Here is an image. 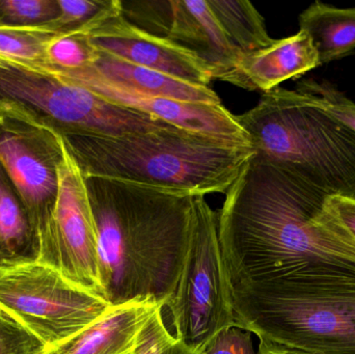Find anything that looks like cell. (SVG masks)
Segmentation results:
<instances>
[{
  "instance_id": "10",
  "label": "cell",
  "mask_w": 355,
  "mask_h": 354,
  "mask_svg": "<svg viewBox=\"0 0 355 354\" xmlns=\"http://www.w3.org/2000/svg\"><path fill=\"white\" fill-rule=\"evenodd\" d=\"M3 103L6 118L0 127V166L39 237L58 195L62 134L25 108Z\"/></svg>"
},
{
  "instance_id": "29",
  "label": "cell",
  "mask_w": 355,
  "mask_h": 354,
  "mask_svg": "<svg viewBox=\"0 0 355 354\" xmlns=\"http://www.w3.org/2000/svg\"><path fill=\"white\" fill-rule=\"evenodd\" d=\"M256 354H317L306 353V351H298V349L290 348L283 345L275 344V343L260 341L258 353Z\"/></svg>"
},
{
  "instance_id": "1",
  "label": "cell",
  "mask_w": 355,
  "mask_h": 354,
  "mask_svg": "<svg viewBox=\"0 0 355 354\" xmlns=\"http://www.w3.org/2000/svg\"><path fill=\"white\" fill-rule=\"evenodd\" d=\"M225 195L218 239L231 285L355 278V242L325 208L331 195L295 170L254 156Z\"/></svg>"
},
{
  "instance_id": "6",
  "label": "cell",
  "mask_w": 355,
  "mask_h": 354,
  "mask_svg": "<svg viewBox=\"0 0 355 354\" xmlns=\"http://www.w3.org/2000/svg\"><path fill=\"white\" fill-rule=\"evenodd\" d=\"M0 101L28 110L64 136L139 134L172 125L110 103L37 62L0 57Z\"/></svg>"
},
{
  "instance_id": "18",
  "label": "cell",
  "mask_w": 355,
  "mask_h": 354,
  "mask_svg": "<svg viewBox=\"0 0 355 354\" xmlns=\"http://www.w3.org/2000/svg\"><path fill=\"white\" fill-rule=\"evenodd\" d=\"M39 237L0 166V268L37 261Z\"/></svg>"
},
{
  "instance_id": "14",
  "label": "cell",
  "mask_w": 355,
  "mask_h": 354,
  "mask_svg": "<svg viewBox=\"0 0 355 354\" xmlns=\"http://www.w3.org/2000/svg\"><path fill=\"white\" fill-rule=\"evenodd\" d=\"M318 53L308 33L275 39L268 47L243 53L238 66L243 89L267 93L288 79L298 78L320 67Z\"/></svg>"
},
{
  "instance_id": "26",
  "label": "cell",
  "mask_w": 355,
  "mask_h": 354,
  "mask_svg": "<svg viewBox=\"0 0 355 354\" xmlns=\"http://www.w3.org/2000/svg\"><path fill=\"white\" fill-rule=\"evenodd\" d=\"M47 347L0 310V354H44Z\"/></svg>"
},
{
  "instance_id": "17",
  "label": "cell",
  "mask_w": 355,
  "mask_h": 354,
  "mask_svg": "<svg viewBox=\"0 0 355 354\" xmlns=\"http://www.w3.org/2000/svg\"><path fill=\"white\" fill-rule=\"evenodd\" d=\"M300 30L308 33L321 66L355 52V8L316 1L300 15Z\"/></svg>"
},
{
  "instance_id": "11",
  "label": "cell",
  "mask_w": 355,
  "mask_h": 354,
  "mask_svg": "<svg viewBox=\"0 0 355 354\" xmlns=\"http://www.w3.org/2000/svg\"><path fill=\"white\" fill-rule=\"evenodd\" d=\"M123 16L143 30L196 52L213 79L243 87L238 70L242 53L227 37L208 0L122 1Z\"/></svg>"
},
{
  "instance_id": "12",
  "label": "cell",
  "mask_w": 355,
  "mask_h": 354,
  "mask_svg": "<svg viewBox=\"0 0 355 354\" xmlns=\"http://www.w3.org/2000/svg\"><path fill=\"white\" fill-rule=\"evenodd\" d=\"M37 64L52 74L81 85L110 103L148 114L184 130L200 133L230 143L252 145L250 136L240 126L235 114H232L223 104L191 103L145 95L106 81L87 68L62 70L44 62Z\"/></svg>"
},
{
  "instance_id": "13",
  "label": "cell",
  "mask_w": 355,
  "mask_h": 354,
  "mask_svg": "<svg viewBox=\"0 0 355 354\" xmlns=\"http://www.w3.org/2000/svg\"><path fill=\"white\" fill-rule=\"evenodd\" d=\"M87 35L98 50L125 62L192 85L209 87L213 79L210 67L196 52L143 30L123 15L100 25Z\"/></svg>"
},
{
  "instance_id": "24",
  "label": "cell",
  "mask_w": 355,
  "mask_h": 354,
  "mask_svg": "<svg viewBox=\"0 0 355 354\" xmlns=\"http://www.w3.org/2000/svg\"><path fill=\"white\" fill-rule=\"evenodd\" d=\"M296 91L355 132V103L327 81L302 79Z\"/></svg>"
},
{
  "instance_id": "15",
  "label": "cell",
  "mask_w": 355,
  "mask_h": 354,
  "mask_svg": "<svg viewBox=\"0 0 355 354\" xmlns=\"http://www.w3.org/2000/svg\"><path fill=\"white\" fill-rule=\"evenodd\" d=\"M162 306L152 301L110 307L89 328L46 354H126L144 324ZM164 308V307H162Z\"/></svg>"
},
{
  "instance_id": "23",
  "label": "cell",
  "mask_w": 355,
  "mask_h": 354,
  "mask_svg": "<svg viewBox=\"0 0 355 354\" xmlns=\"http://www.w3.org/2000/svg\"><path fill=\"white\" fill-rule=\"evenodd\" d=\"M160 307L144 324L130 354H202L185 344L166 328Z\"/></svg>"
},
{
  "instance_id": "27",
  "label": "cell",
  "mask_w": 355,
  "mask_h": 354,
  "mask_svg": "<svg viewBox=\"0 0 355 354\" xmlns=\"http://www.w3.org/2000/svg\"><path fill=\"white\" fill-rule=\"evenodd\" d=\"M202 354H256L250 333L242 328L220 330L202 351Z\"/></svg>"
},
{
  "instance_id": "28",
  "label": "cell",
  "mask_w": 355,
  "mask_h": 354,
  "mask_svg": "<svg viewBox=\"0 0 355 354\" xmlns=\"http://www.w3.org/2000/svg\"><path fill=\"white\" fill-rule=\"evenodd\" d=\"M325 208L342 230L355 242V200L329 195Z\"/></svg>"
},
{
  "instance_id": "22",
  "label": "cell",
  "mask_w": 355,
  "mask_h": 354,
  "mask_svg": "<svg viewBox=\"0 0 355 354\" xmlns=\"http://www.w3.org/2000/svg\"><path fill=\"white\" fill-rule=\"evenodd\" d=\"M98 49L83 33H60L46 46L45 62L62 70H78L92 66Z\"/></svg>"
},
{
  "instance_id": "16",
  "label": "cell",
  "mask_w": 355,
  "mask_h": 354,
  "mask_svg": "<svg viewBox=\"0 0 355 354\" xmlns=\"http://www.w3.org/2000/svg\"><path fill=\"white\" fill-rule=\"evenodd\" d=\"M87 68L106 81L137 93L191 103L221 105L220 98L210 87L192 85L164 73L125 62L100 50H98L97 60Z\"/></svg>"
},
{
  "instance_id": "20",
  "label": "cell",
  "mask_w": 355,
  "mask_h": 354,
  "mask_svg": "<svg viewBox=\"0 0 355 354\" xmlns=\"http://www.w3.org/2000/svg\"><path fill=\"white\" fill-rule=\"evenodd\" d=\"M60 14L49 23L62 33L89 35L100 25L123 15L121 0H58Z\"/></svg>"
},
{
  "instance_id": "19",
  "label": "cell",
  "mask_w": 355,
  "mask_h": 354,
  "mask_svg": "<svg viewBox=\"0 0 355 354\" xmlns=\"http://www.w3.org/2000/svg\"><path fill=\"white\" fill-rule=\"evenodd\" d=\"M209 6L232 43L250 53L268 47L275 39L269 35L262 15L248 0H208Z\"/></svg>"
},
{
  "instance_id": "4",
  "label": "cell",
  "mask_w": 355,
  "mask_h": 354,
  "mask_svg": "<svg viewBox=\"0 0 355 354\" xmlns=\"http://www.w3.org/2000/svg\"><path fill=\"white\" fill-rule=\"evenodd\" d=\"M236 326L260 341L355 354V278L300 276L231 285Z\"/></svg>"
},
{
  "instance_id": "2",
  "label": "cell",
  "mask_w": 355,
  "mask_h": 354,
  "mask_svg": "<svg viewBox=\"0 0 355 354\" xmlns=\"http://www.w3.org/2000/svg\"><path fill=\"white\" fill-rule=\"evenodd\" d=\"M85 182L104 299L166 307L183 269L196 195L100 177Z\"/></svg>"
},
{
  "instance_id": "5",
  "label": "cell",
  "mask_w": 355,
  "mask_h": 354,
  "mask_svg": "<svg viewBox=\"0 0 355 354\" xmlns=\"http://www.w3.org/2000/svg\"><path fill=\"white\" fill-rule=\"evenodd\" d=\"M236 118L257 159L287 166L329 195L355 200V132L304 95L275 87Z\"/></svg>"
},
{
  "instance_id": "3",
  "label": "cell",
  "mask_w": 355,
  "mask_h": 354,
  "mask_svg": "<svg viewBox=\"0 0 355 354\" xmlns=\"http://www.w3.org/2000/svg\"><path fill=\"white\" fill-rule=\"evenodd\" d=\"M64 139L85 177L204 197L225 195L254 156L252 145L174 126L120 137Z\"/></svg>"
},
{
  "instance_id": "32",
  "label": "cell",
  "mask_w": 355,
  "mask_h": 354,
  "mask_svg": "<svg viewBox=\"0 0 355 354\" xmlns=\"http://www.w3.org/2000/svg\"><path fill=\"white\" fill-rule=\"evenodd\" d=\"M44 354H46V353H44Z\"/></svg>"
},
{
  "instance_id": "30",
  "label": "cell",
  "mask_w": 355,
  "mask_h": 354,
  "mask_svg": "<svg viewBox=\"0 0 355 354\" xmlns=\"http://www.w3.org/2000/svg\"><path fill=\"white\" fill-rule=\"evenodd\" d=\"M6 118V107L3 102L0 101V127L3 124Z\"/></svg>"
},
{
  "instance_id": "8",
  "label": "cell",
  "mask_w": 355,
  "mask_h": 354,
  "mask_svg": "<svg viewBox=\"0 0 355 354\" xmlns=\"http://www.w3.org/2000/svg\"><path fill=\"white\" fill-rule=\"evenodd\" d=\"M110 306L40 262L0 268V310L35 335L47 351L97 321Z\"/></svg>"
},
{
  "instance_id": "21",
  "label": "cell",
  "mask_w": 355,
  "mask_h": 354,
  "mask_svg": "<svg viewBox=\"0 0 355 354\" xmlns=\"http://www.w3.org/2000/svg\"><path fill=\"white\" fill-rule=\"evenodd\" d=\"M60 33L49 23L37 25L0 23V57L45 62L46 46Z\"/></svg>"
},
{
  "instance_id": "9",
  "label": "cell",
  "mask_w": 355,
  "mask_h": 354,
  "mask_svg": "<svg viewBox=\"0 0 355 354\" xmlns=\"http://www.w3.org/2000/svg\"><path fill=\"white\" fill-rule=\"evenodd\" d=\"M62 148L58 195L51 216L39 234L37 262L53 268L75 286L103 297L97 228L85 177L62 135Z\"/></svg>"
},
{
  "instance_id": "31",
  "label": "cell",
  "mask_w": 355,
  "mask_h": 354,
  "mask_svg": "<svg viewBox=\"0 0 355 354\" xmlns=\"http://www.w3.org/2000/svg\"><path fill=\"white\" fill-rule=\"evenodd\" d=\"M130 353H131V351H130ZM130 353H126V354H130Z\"/></svg>"
},
{
  "instance_id": "25",
  "label": "cell",
  "mask_w": 355,
  "mask_h": 354,
  "mask_svg": "<svg viewBox=\"0 0 355 354\" xmlns=\"http://www.w3.org/2000/svg\"><path fill=\"white\" fill-rule=\"evenodd\" d=\"M58 14V0H0V23L6 24H43Z\"/></svg>"
},
{
  "instance_id": "7",
  "label": "cell",
  "mask_w": 355,
  "mask_h": 354,
  "mask_svg": "<svg viewBox=\"0 0 355 354\" xmlns=\"http://www.w3.org/2000/svg\"><path fill=\"white\" fill-rule=\"evenodd\" d=\"M166 307L172 315L175 337L198 351L220 330L237 328L231 283L219 245L218 216L204 195L194 197L183 269Z\"/></svg>"
}]
</instances>
